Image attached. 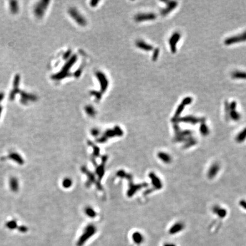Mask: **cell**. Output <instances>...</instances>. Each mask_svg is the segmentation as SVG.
I'll use <instances>...</instances> for the list:
<instances>
[{
    "mask_svg": "<svg viewBox=\"0 0 246 246\" xmlns=\"http://www.w3.org/2000/svg\"><path fill=\"white\" fill-rule=\"evenodd\" d=\"M213 210L214 213L216 214L218 217L224 218L226 216L227 211L224 208L219 206H215L214 207Z\"/></svg>",
    "mask_w": 246,
    "mask_h": 246,
    "instance_id": "obj_12",
    "label": "cell"
},
{
    "mask_svg": "<svg viewBox=\"0 0 246 246\" xmlns=\"http://www.w3.org/2000/svg\"><path fill=\"white\" fill-rule=\"evenodd\" d=\"M4 98V94L3 92H0V102H2Z\"/></svg>",
    "mask_w": 246,
    "mask_h": 246,
    "instance_id": "obj_21",
    "label": "cell"
},
{
    "mask_svg": "<svg viewBox=\"0 0 246 246\" xmlns=\"http://www.w3.org/2000/svg\"><path fill=\"white\" fill-rule=\"evenodd\" d=\"M178 120L180 122H185V123H188L190 124H197L198 123H203L205 121L204 118H195L193 116H185L184 118H177V120Z\"/></svg>",
    "mask_w": 246,
    "mask_h": 246,
    "instance_id": "obj_7",
    "label": "cell"
},
{
    "mask_svg": "<svg viewBox=\"0 0 246 246\" xmlns=\"http://www.w3.org/2000/svg\"><path fill=\"white\" fill-rule=\"evenodd\" d=\"M184 228H185V225L184 223L178 222L177 223H174V224L171 226V229L169 230V233L171 235H174L184 230Z\"/></svg>",
    "mask_w": 246,
    "mask_h": 246,
    "instance_id": "obj_8",
    "label": "cell"
},
{
    "mask_svg": "<svg viewBox=\"0 0 246 246\" xmlns=\"http://www.w3.org/2000/svg\"><path fill=\"white\" fill-rule=\"evenodd\" d=\"M231 77L234 79L246 80V72L242 71H235L232 72Z\"/></svg>",
    "mask_w": 246,
    "mask_h": 246,
    "instance_id": "obj_13",
    "label": "cell"
},
{
    "mask_svg": "<svg viewBox=\"0 0 246 246\" xmlns=\"http://www.w3.org/2000/svg\"><path fill=\"white\" fill-rule=\"evenodd\" d=\"M20 76L19 75H17L15 78H14V80L13 83V89L12 90V91L10 92V98L11 100H13L15 98L16 95L17 94L20 92V89H19V85H20Z\"/></svg>",
    "mask_w": 246,
    "mask_h": 246,
    "instance_id": "obj_6",
    "label": "cell"
},
{
    "mask_svg": "<svg viewBox=\"0 0 246 246\" xmlns=\"http://www.w3.org/2000/svg\"><path fill=\"white\" fill-rule=\"evenodd\" d=\"M220 166L218 163H214L213 164L207 172V176L209 178H213L217 176L218 173L219 171Z\"/></svg>",
    "mask_w": 246,
    "mask_h": 246,
    "instance_id": "obj_9",
    "label": "cell"
},
{
    "mask_svg": "<svg viewBox=\"0 0 246 246\" xmlns=\"http://www.w3.org/2000/svg\"><path fill=\"white\" fill-rule=\"evenodd\" d=\"M181 35L178 31L174 32L169 40V43L170 45L171 51L172 53H175L177 51V45L181 39Z\"/></svg>",
    "mask_w": 246,
    "mask_h": 246,
    "instance_id": "obj_3",
    "label": "cell"
},
{
    "mask_svg": "<svg viewBox=\"0 0 246 246\" xmlns=\"http://www.w3.org/2000/svg\"><path fill=\"white\" fill-rule=\"evenodd\" d=\"M200 130V133L205 136L207 135L209 133V129L207 126V125L205 123H204V122L202 123Z\"/></svg>",
    "mask_w": 246,
    "mask_h": 246,
    "instance_id": "obj_18",
    "label": "cell"
},
{
    "mask_svg": "<svg viewBox=\"0 0 246 246\" xmlns=\"http://www.w3.org/2000/svg\"><path fill=\"white\" fill-rule=\"evenodd\" d=\"M193 102V99L192 98L190 97V96H187L186 97L183 99V100L181 102L180 105H178L177 109L176 110V111L175 112V115H174V118L175 119H177L178 116L180 115L181 113H182V112L184 111V108L186 105H189L191 104Z\"/></svg>",
    "mask_w": 246,
    "mask_h": 246,
    "instance_id": "obj_4",
    "label": "cell"
},
{
    "mask_svg": "<svg viewBox=\"0 0 246 246\" xmlns=\"http://www.w3.org/2000/svg\"><path fill=\"white\" fill-rule=\"evenodd\" d=\"M246 41V31L243 33L238 34L236 36H230L224 40V44L227 46H230L231 45L244 42Z\"/></svg>",
    "mask_w": 246,
    "mask_h": 246,
    "instance_id": "obj_2",
    "label": "cell"
},
{
    "mask_svg": "<svg viewBox=\"0 0 246 246\" xmlns=\"http://www.w3.org/2000/svg\"><path fill=\"white\" fill-rule=\"evenodd\" d=\"M85 211V214L89 217L91 218H94L96 216V212L95 210H94L92 207L87 206L84 209Z\"/></svg>",
    "mask_w": 246,
    "mask_h": 246,
    "instance_id": "obj_16",
    "label": "cell"
},
{
    "mask_svg": "<svg viewBox=\"0 0 246 246\" xmlns=\"http://www.w3.org/2000/svg\"><path fill=\"white\" fill-rule=\"evenodd\" d=\"M10 11L14 14H16L19 10V7L18 2L16 1H10Z\"/></svg>",
    "mask_w": 246,
    "mask_h": 246,
    "instance_id": "obj_15",
    "label": "cell"
},
{
    "mask_svg": "<svg viewBox=\"0 0 246 246\" xmlns=\"http://www.w3.org/2000/svg\"><path fill=\"white\" fill-rule=\"evenodd\" d=\"M21 102L22 104H26V103H27L28 102H29V101H33V100L36 99V97L34 96H33L31 94H28V93H27V92H21Z\"/></svg>",
    "mask_w": 246,
    "mask_h": 246,
    "instance_id": "obj_11",
    "label": "cell"
},
{
    "mask_svg": "<svg viewBox=\"0 0 246 246\" xmlns=\"http://www.w3.org/2000/svg\"><path fill=\"white\" fill-rule=\"evenodd\" d=\"M164 2L166 5V7L161 11V14L164 16L170 13L178 5L177 2L175 1H164Z\"/></svg>",
    "mask_w": 246,
    "mask_h": 246,
    "instance_id": "obj_5",
    "label": "cell"
},
{
    "mask_svg": "<svg viewBox=\"0 0 246 246\" xmlns=\"http://www.w3.org/2000/svg\"><path fill=\"white\" fill-rule=\"evenodd\" d=\"M236 102L233 101L231 103L228 102H225V111L227 118H230L235 122L239 121L241 118V115L236 110Z\"/></svg>",
    "mask_w": 246,
    "mask_h": 246,
    "instance_id": "obj_1",
    "label": "cell"
},
{
    "mask_svg": "<svg viewBox=\"0 0 246 246\" xmlns=\"http://www.w3.org/2000/svg\"><path fill=\"white\" fill-rule=\"evenodd\" d=\"M163 246H176V245L173 243H169L165 244Z\"/></svg>",
    "mask_w": 246,
    "mask_h": 246,
    "instance_id": "obj_22",
    "label": "cell"
},
{
    "mask_svg": "<svg viewBox=\"0 0 246 246\" xmlns=\"http://www.w3.org/2000/svg\"><path fill=\"white\" fill-rule=\"evenodd\" d=\"M63 187L65 189H69L72 185V181L70 178L66 177L63 178L62 182Z\"/></svg>",
    "mask_w": 246,
    "mask_h": 246,
    "instance_id": "obj_17",
    "label": "cell"
},
{
    "mask_svg": "<svg viewBox=\"0 0 246 246\" xmlns=\"http://www.w3.org/2000/svg\"><path fill=\"white\" fill-rule=\"evenodd\" d=\"M246 139V127L236 135V141L238 142H243Z\"/></svg>",
    "mask_w": 246,
    "mask_h": 246,
    "instance_id": "obj_14",
    "label": "cell"
},
{
    "mask_svg": "<svg viewBox=\"0 0 246 246\" xmlns=\"http://www.w3.org/2000/svg\"><path fill=\"white\" fill-rule=\"evenodd\" d=\"M157 156L161 161H162L164 163H166V164H168V163L169 164L172 161V158H171V155L166 152H160L159 153H158Z\"/></svg>",
    "mask_w": 246,
    "mask_h": 246,
    "instance_id": "obj_10",
    "label": "cell"
},
{
    "mask_svg": "<svg viewBox=\"0 0 246 246\" xmlns=\"http://www.w3.org/2000/svg\"><path fill=\"white\" fill-rule=\"evenodd\" d=\"M240 206L246 210V200H242L239 203Z\"/></svg>",
    "mask_w": 246,
    "mask_h": 246,
    "instance_id": "obj_19",
    "label": "cell"
},
{
    "mask_svg": "<svg viewBox=\"0 0 246 246\" xmlns=\"http://www.w3.org/2000/svg\"><path fill=\"white\" fill-rule=\"evenodd\" d=\"M16 227V223H10L8 224V227L10 229H14Z\"/></svg>",
    "mask_w": 246,
    "mask_h": 246,
    "instance_id": "obj_20",
    "label": "cell"
},
{
    "mask_svg": "<svg viewBox=\"0 0 246 246\" xmlns=\"http://www.w3.org/2000/svg\"><path fill=\"white\" fill-rule=\"evenodd\" d=\"M1 112H2V107L0 106V115H1Z\"/></svg>",
    "mask_w": 246,
    "mask_h": 246,
    "instance_id": "obj_23",
    "label": "cell"
}]
</instances>
